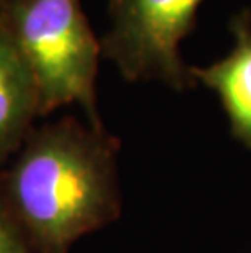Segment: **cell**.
I'll use <instances>...</instances> for the list:
<instances>
[{"instance_id":"6da1fadb","label":"cell","mask_w":251,"mask_h":253,"mask_svg":"<svg viewBox=\"0 0 251 253\" xmlns=\"http://www.w3.org/2000/svg\"><path fill=\"white\" fill-rule=\"evenodd\" d=\"M119 141L72 116L33 127L10 159L0 193L36 253H71L121 214Z\"/></svg>"},{"instance_id":"7a4b0ae2","label":"cell","mask_w":251,"mask_h":253,"mask_svg":"<svg viewBox=\"0 0 251 253\" xmlns=\"http://www.w3.org/2000/svg\"><path fill=\"white\" fill-rule=\"evenodd\" d=\"M3 17L35 77L41 118L78 105L88 125L103 126L97 103L101 42L82 0H13Z\"/></svg>"},{"instance_id":"3957f363","label":"cell","mask_w":251,"mask_h":253,"mask_svg":"<svg viewBox=\"0 0 251 253\" xmlns=\"http://www.w3.org/2000/svg\"><path fill=\"white\" fill-rule=\"evenodd\" d=\"M204 0H108L111 30L100 40L101 56L127 82H162L176 91L194 80L179 54L196 28Z\"/></svg>"},{"instance_id":"277c9868","label":"cell","mask_w":251,"mask_h":253,"mask_svg":"<svg viewBox=\"0 0 251 253\" xmlns=\"http://www.w3.org/2000/svg\"><path fill=\"white\" fill-rule=\"evenodd\" d=\"M235 46L209 67H189L196 82L214 90L225 110L237 141L251 149V10L243 8L230 20Z\"/></svg>"},{"instance_id":"5b68a950","label":"cell","mask_w":251,"mask_h":253,"mask_svg":"<svg viewBox=\"0 0 251 253\" xmlns=\"http://www.w3.org/2000/svg\"><path fill=\"white\" fill-rule=\"evenodd\" d=\"M38 118L35 77L0 13V164L13 157Z\"/></svg>"},{"instance_id":"8992f818","label":"cell","mask_w":251,"mask_h":253,"mask_svg":"<svg viewBox=\"0 0 251 253\" xmlns=\"http://www.w3.org/2000/svg\"><path fill=\"white\" fill-rule=\"evenodd\" d=\"M0 253H36L0 193Z\"/></svg>"},{"instance_id":"52a82bcc","label":"cell","mask_w":251,"mask_h":253,"mask_svg":"<svg viewBox=\"0 0 251 253\" xmlns=\"http://www.w3.org/2000/svg\"><path fill=\"white\" fill-rule=\"evenodd\" d=\"M12 2H13V0H0V13H3Z\"/></svg>"}]
</instances>
